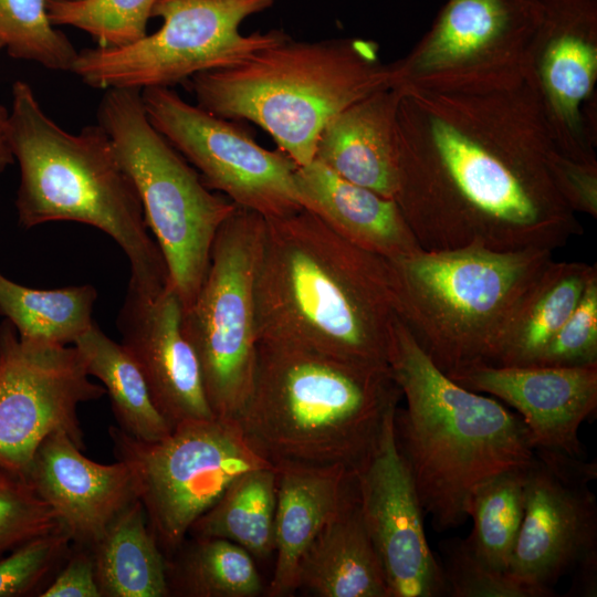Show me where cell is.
<instances>
[{"mask_svg": "<svg viewBox=\"0 0 597 597\" xmlns=\"http://www.w3.org/2000/svg\"><path fill=\"white\" fill-rule=\"evenodd\" d=\"M399 91L394 200L422 249L554 251L583 233L551 177L557 147L525 80L480 93Z\"/></svg>", "mask_w": 597, "mask_h": 597, "instance_id": "obj_1", "label": "cell"}, {"mask_svg": "<svg viewBox=\"0 0 597 597\" xmlns=\"http://www.w3.org/2000/svg\"><path fill=\"white\" fill-rule=\"evenodd\" d=\"M254 318L258 342L389 366L397 318L390 262L307 209L265 218Z\"/></svg>", "mask_w": 597, "mask_h": 597, "instance_id": "obj_2", "label": "cell"}, {"mask_svg": "<svg viewBox=\"0 0 597 597\" xmlns=\"http://www.w3.org/2000/svg\"><path fill=\"white\" fill-rule=\"evenodd\" d=\"M388 364L406 399L396 440L425 515L437 532L459 527L474 488L532 461L530 432L519 413L443 374L398 317Z\"/></svg>", "mask_w": 597, "mask_h": 597, "instance_id": "obj_3", "label": "cell"}, {"mask_svg": "<svg viewBox=\"0 0 597 597\" xmlns=\"http://www.w3.org/2000/svg\"><path fill=\"white\" fill-rule=\"evenodd\" d=\"M401 397L388 365L258 342L253 384L237 420L272 462L342 464L354 473Z\"/></svg>", "mask_w": 597, "mask_h": 597, "instance_id": "obj_4", "label": "cell"}, {"mask_svg": "<svg viewBox=\"0 0 597 597\" xmlns=\"http://www.w3.org/2000/svg\"><path fill=\"white\" fill-rule=\"evenodd\" d=\"M8 143L20 170L15 198L18 221L31 229L53 221L92 226L125 253L128 286L155 294L168 272L146 224L137 190L98 125L70 133L51 118L29 83L11 88Z\"/></svg>", "mask_w": 597, "mask_h": 597, "instance_id": "obj_5", "label": "cell"}, {"mask_svg": "<svg viewBox=\"0 0 597 597\" xmlns=\"http://www.w3.org/2000/svg\"><path fill=\"white\" fill-rule=\"evenodd\" d=\"M197 105L264 129L297 167L315 158L318 137L337 113L389 86L379 45L363 38L287 39L230 67L193 75Z\"/></svg>", "mask_w": 597, "mask_h": 597, "instance_id": "obj_6", "label": "cell"}, {"mask_svg": "<svg viewBox=\"0 0 597 597\" xmlns=\"http://www.w3.org/2000/svg\"><path fill=\"white\" fill-rule=\"evenodd\" d=\"M397 317L447 376L488 364L520 301L553 251L469 245L388 259Z\"/></svg>", "mask_w": 597, "mask_h": 597, "instance_id": "obj_7", "label": "cell"}, {"mask_svg": "<svg viewBox=\"0 0 597 597\" xmlns=\"http://www.w3.org/2000/svg\"><path fill=\"white\" fill-rule=\"evenodd\" d=\"M97 124L132 179L184 311L206 276L212 244L237 205L212 192L198 171L151 125L138 88H107Z\"/></svg>", "mask_w": 597, "mask_h": 597, "instance_id": "obj_8", "label": "cell"}, {"mask_svg": "<svg viewBox=\"0 0 597 597\" xmlns=\"http://www.w3.org/2000/svg\"><path fill=\"white\" fill-rule=\"evenodd\" d=\"M279 0H157L156 32L123 48H87L72 72L94 88L171 87L193 75L239 64L290 35L283 30L242 34L249 17Z\"/></svg>", "mask_w": 597, "mask_h": 597, "instance_id": "obj_9", "label": "cell"}, {"mask_svg": "<svg viewBox=\"0 0 597 597\" xmlns=\"http://www.w3.org/2000/svg\"><path fill=\"white\" fill-rule=\"evenodd\" d=\"M117 460L130 469L160 548L177 549L191 525L241 473L273 464L237 419L214 417L176 425L151 442L109 428Z\"/></svg>", "mask_w": 597, "mask_h": 597, "instance_id": "obj_10", "label": "cell"}, {"mask_svg": "<svg viewBox=\"0 0 597 597\" xmlns=\"http://www.w3.org/2000/svg\"><path fill=\"white\" fill-rule=\"evenodd\" d=\"M265 218L238 207L220 227L203 282L182 313L216 417L237 419L253 384L258 337L254 281Z\"/></svg>", "mask_w": 597, "mask_h": 597, "instance_id": "obj_11", "label": "cell"}, {"mask_svg": "<svg viewBox=\"0 0 597 597\" xmlns=\"http://www.w3.org/2000/svg\"><path fill=\"white\" fill-rule=\"evenodd\" d=\"M543 15L541 0H447L401 59L389 86L480 93L519 85Z\"/></svg>", "mask_w": 597, "mask_h": 597, "instance_id": "obj_12", "label": "cell"}, {"mask_svg": "<svg viewBox=\"0 0 597 597\" xmlns=\"http://www.w3.org/2000/svg\"><path fill=\"white\" fill-rule=\"evenodd\" d=\"M142 100L151 125L208 188L264 218L303 209L295 185L297 166L280 149L262 147L237 121L186 102L171 87L144 88Z\"/></svg>", "mask_w": 597, "mask_h": 597, "instance_id": "obj_13", "label": "cell"}, {"mask_svg": "<svg viewBox=\"0 0 597 597\" xmlns=\"http://www.w3.org/2000/svg\"><path fill=\"white\" fill-rule=\"evenodd\" d=\"M90 377L75 346L27 342L1 323V469L24 476L42 441L59 431L84 449L77 408L106 395Z\"/></svg>", "mask_w": 597, "mask_h": 597, "instance_id": "obj_14", "label": "cell"}, {"mask_svg": "<svg viewBox=\"0 0 597 597\" xmlns=\"http://www.w3.org/2000/svg\"><path fill=\"white\" fill-rule=\"evenodd\" d=\"M596 476L595 461L535 449L509 574L551 597L562 576L597 556V503L588 486Z\"/></svg>", "mask_w": 597, "mask_h": 597, "instance_id": "obj_15", "label": "cell"}, {"mask_svg": "<svg viewBox=\"0 0 597 597\" xmlns=\"http://www.w3.org/2000/svg\"><path fill=\"white\" fill-rule=\"evenodd\" d=\"M526 57L533 90L557 149L597 161V0H541Z\"/></svg>", "mask_w": 597, "mask_h": 597, "instance_id": "obj_16", "label": "cell"}, {"mask_svg": "<svg viewBox=\"0 0 597 597\" xmlns=\"http://www.w3.org/2000/svg\"><path fill=\"white\" fill-rule=\"evenodd\" d=\"M396 410L370 457L354 472L360 515L390 597L448 596L441 565L427 541L423 509L397 444Z\"/></svg>", "mask_w": 597, "mask_h": 597, "instance_id": "obj_17", "label": "cell"}, {"mask_svg": "<svg viewBox=\"0 0 597 597\" xmlns=\"http://www.w3.org/2000/svg\"><path fill=\"white\" fill-rule=\"evenodd\" d=\"M181 301L167 285L155 294L127 287L117 317L121 344L138 365L153 400L174 428L212 419L197 355L182 332Z\"/></svg>", "mask_w": 597, "mask_h": 597, "instance_id": "obj_18", "label": "cell"}, {"mask_svg": "<svg viewBox=\"0 0 597 597\" xmlns=\"http://www.w3.org/2000/svg\"><path fill=\"white\" fill-rule=\"evenodd\" d=\"M450 377L513 407L535 449L582 458L580 425L597 407V365L579 367L480 364Z\"/></svg>", "mask_w": 597, "mask_h": 597, "instance_id": "obj_19", "label": "cell"}, {"mask_svg": "<svg viewBox=\"0 0 597 597\" xmlns=\"http://www.w3.org/2000/svg\"><path fill=\"white\" fill-rule=\"evenodd\" d=\"M24 478L52 509L71 542L87 548L138 499L133 473L124 461L95 462L63 431L42 441Z\"/></svg>", "mask_w": 597, "mask_h": 597, "instance_id": "obj_20", "label": "cell"}, {"mask_svg": "<svg viewBox=\"0 0 597 597\" xmlns=\"http://www.w3.org/2000/svg\"><path fill=\"white\" fill-rule=\"evenodd\" d=\"M276 473L275 568L268 595L283 597L297 588L301 559L354 488V473L342 464L273 461Z\"/></svg>", "mask_w": 597, "mask_h": 597, "instance_id": "obj_21", "label": "cell"}, {"mask_svg": "<svg viewBox=\"0 0 597 597\" xmlns=\"http://www.w3.org/2000/svg\"><path fill=\"white\" fill-rule=\"evenodd\" d=\"M400 91L387 86L350 104L324 126L315 158L342 178L394 199Z\"/></svg>", "mask_w": 597, "mask_h": 597, "instance_id": "obj_22", "label": "cell"}, {"mask_svg": "<svg viewBox=\"0 0 597 597\" xmlns=\"http://www.w3.org/2000/svg\"><path fill=\"white\" fill-rule=\"evenodd\" d=\"M301 205L360 248L387 259L420 249L394 199L350 182L314 159L295 170Z\"/></svg>", "mask_w": 597, "mask_h": 597, "instance_id": "obj_23", "label": "cell"}, {"mask_svg": "<svg viewBox=\"0 0 597 597\" xmlns=\"http://www.w3.org/2000/svg\"><path fill=\"white\" fill-rule=\"evenodd\" d=\"M297 585L320 597H390L355 488L304 553Z\"/></svg>", "mask_w": 597, "mask_h": 597, "instance_id": "obj_24", "label": "cell"}, {"mask_svg": "<svg viewBox=\"0 0 597 597\" xmlns=\"http://www.w3.org/2000/svg\"><path fill=\"white\" fill-rule=\"evenodd\" d=\"M596 271V264L552 260L520 301L488 364L534 366Z\"/></svg>", "mask_w": 597, "mask_h": 597, "instance_id": "obj_25", "label": "cell"}, {"mask_svg": "<svg viewBox=\"0 0 597 597\" xmlns=\"http://www.w3.org/2000/svg\"><path fill=\"white\" fill-rule=\"evenodd\" d=\"M101 597H166L168 566L136 499L112 521L90 548Z\"/></svg>", "mask_w": 597, "mask_h": 597, "instance_id": "obj_26", "label": "cell"}, {"mask_svg": "<svg viewBox=\"0 0 597 597\" xmlns=\"http://www.w3.org/2000/svg\"><path fill=\"white\" fill-rule=\"evenodd\" d=\"M74 346L88 375L103 384L119 429L146 442L160 440L171 431L138 365L121 343L109 338L94 322Z\"/></svg>", "mask_w": 597, "mask_h": 597, "instance_id": "obj_27", "label": "cell"}, {"mask_svg": "<svg viewBox=\"0 0 597 597\" xmlns=\"http://www.w3.org/2000/svg\"><path fill=\"white\" fill-rule=\"evenodd\" d=\"M276 473L274 463L238 475L191 525L196 537L231 541L252 556L274 551Z\"/></svg>", "mask_w": 597, "mask_h": 597, "instance_id": "obj_28", "label": "cell"}, {"mask_svg": "<svg viewBox=\"0 0 597 597\" xmlns=\"http://www.w3.org/2000/svg\"><path fill=\"white\" fill-rule=\"evenodd\" d=\"M97 292L93 285L33 289L0 272V314L23 341L67 346L93 324Z\"/></svg>", "mask_w": 597, "mask_h": 597, "instance_id": "obj_29", "label": "cell"}, {"mask_svg": "<svg viewBox=\"0 0 597 597\" xmlns=\"http://www.w3.org/2000/svg\"><path fill=\"white\" fill-rule=\"evenodd\" d=\"M528 464L483 481L468 501L467 514L473 521V530L465 540L473 554L496 572L507 573L517 543Z\"/></svg>", "mask_w": 597, "mask_h": 597, "instance_id": "obj_30", "label": "cell"}, {"mask_svg": "<svg viewBox=\"0 0 597 597\" xmlns=\"http://www.w3.org/2000/svg\"><path fill=\"white\" fill-rule=\"evenodd\" d=\"M172 582L191 597H255L262 582L252 555L223 538L196 537L186 551Z\"/></svg>", "mask_w": 597, "mask_h": 597, "instance_id": "obj_31", "label": "cell"}, {"mask_svg": "<svg viewBox=\"0 0 597 597\" xmlns=\"http://www.w3.org/2000/svg\"><path fill=\"white\" fill-rule=\"evenodd\" d=\"M0 48L18 60L71 71L77 51L51 23L46 0H0Z\"/></svg>", "mask_w": 597, "mask_h": 597, "instance_id": "obj_32", "label": "cell"}, {"mask_svg": "<svg viewBox=\"0 0 597 597\" xmlns=\"http://www.w3.org/2000/svg\"><path fill=\"white\" fill-rule=\"evenodd\" d=\"M157 0H46L53 25L87 32L100 46L123 48L147 35Z\"/></svg>", "mask_w": 597, "mask_h": 597, "instance_id": "obj_33", "label": "cell"}, {"mask_svg": "<svg viewBox=\"0 0 597 597\" xmlns=\"http://www.w3.org/2000/svg\"><path fill=\"white\" fill-rule=\"evenodd\" d=\"M441 568L451 597H546L545 594L483 564L465 538H448L439 545Z\"/></svg>", "mask_w": 597, "mask_h": 597, "instance_id": "obj_34", "label": "cell"}, {"mask_svg": "<svg viewBox=\"0 0 597 597\" xmlns=\"http://www.w3.org/2000/svg\"><path fill=\"white\" fill-rule=\"evenodd\" d=\"M60 527L52 509L25 478L0 468V557Z\"/></svg>", "mask_w": 597, "mask_h": 597, "instance_id": "obj_35", "label": "cell"}, {"mask_svg": "<svg viewBox=\"0 0 597 597\" xmlns=\"http://www.w3.org/2000/svg\"><path fill=\"white\" fill-rule=\"evenodd\" d=\"M70 536L60 527L27 541L0 557V597L34 591L69 554Z\"/></svg>", "mask_w": 597, "mask_h": 597, "instance_id": "obj_36", "label": "cell"}, {"mask_svg": "<svg viewBox=\"0 0 597 597\" xmlns=\"http://www.w3.org/2000/svg\"><path fill=\"white\" fill-rule=\"evenodd\" d=\"M597 365V271L576 307L547 344L534 366Z\"/></svg>", "mask_w": 597, "mask_h": 597, "instance_id": "obj_37", "label": "cell"}, {"mask_svg": "<svg viewBox=\"0 0 597 597\" xmlns=\"http://www.w3.org/2000/svg\"><path fill=\"white\" fill-rule=\"evenodd\" d=\"M548 170L574 213L597 217V161L577 160L555 148L548 157Z\"/></svg>", "mask_w": 597, "mask_h": 597, "instance_id": "obj_38", "label": "cell"}, {"mask_svg": "<svg viewBox=\"0 0 597 597\" xmlns=\"http://www.w3.org/2000/svg\"><path fill=\"white\" fill-rule=\"evenodd\" d=\"M41 597H101L92 552L78 546L53 580L39 594Z\"/></svg>", "mask_w": 597, "mask_h": 597, "instance_id": "obj_39", "label": "cell"}, {"mask_svg": "<svg viewBox=\"0 0 597 597\" xmlns=\"http://www.w3.org/2000/svg\"><path fill=\"white\" fill-rule=\"evenodd\" d=\"M8 119L9 111L0 105V172L14 163L7 138Z\"/></svg>", "mask_w": 597, "mask_h": 597, "instance_id": "obj_40", "label": "cell"}]
</instances>
